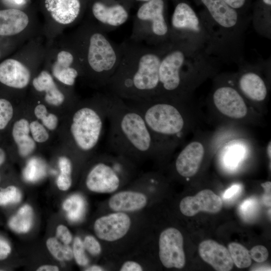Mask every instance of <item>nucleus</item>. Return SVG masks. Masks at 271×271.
Segmentation results:
<instances>
[{
	"instance_id": "nucleus-1",
	"label": "nucleus",
	"mask_w": 271,
	"mask_h": 271,
	"mask_svg": "<svg viewBox=\"0 0 271 271\" xmlns=\"http://www.w3.org/2000/svg\"><path fill=\"white\" fill-rule=\"evenodd\" d=\"M170 43L154 47L130 39L121 43V60L106 87L107 92L124 100L156 98L161 60Z\"/></svg>"
},
{
	"instance_id": "nucleus-2",
	"label": "nucleus",
	"mask_w": 271,
	"mask_h": 271,
	"mask_svg": "<svg viewBox=\"0 0 271 271\" xmlns=\"http://www.w3.org/2000/svg\"><path fill=\"white\" fill-rule=\"evenodd\" d=\"M220 62L206 50L186 41L171 42L159 67V94L180 98L216 72Z\"/></svg>"
},
{
	"instance_id": "nucleus-3",
	"label": "nucleus",
	"mask_w": 271,
	"mask_h": 271,
	"mask_svg": "<svg viewBox=\"0 0 271 271\" xmlns=\"http://www.w3.org/2000/svg\"><path fill=\"white\" fill-rule=\"evenodd\" d=\"M108 94V145L115 154L133 162L156 156L167 149L152 133L138 110L124 100Z\"/></svg>"
},
{
	"instance_id": "nucleus-4",
	"label": "nucleus",
	"mask_w": 271,
	"mask_h": 271,
	"mask_svg": "<svg viewBox=\"0 0 271 271\" xmlns=\"http://www.w3.org/2000/svg\"><path fill=\"white\" fill-rule=\"evenodd\" d=\"M78 53L82 76L97 87H106L122 56L121 45L112 42L106 33L89 19L69 36Z\"/></svg>"
},
{
	"instance_id": "nucleus-5",
	"label": "nucleus",
	"mask_w": 271,
	"mask_h": 271,
	"mask_svg": "<svg viewBox=\"0 0 271 271\" xmlns=\"http://www.w3.org/2000/svg\"><path fill=\"white\" fill-rule=\"evenodd\" d=\"M206 12L214 32L221 62L236 63L244 59L245 33L251 15H243L224 0H193Z\"/></svg>"
},
{
	"instance_id": "nucleus-6",
	"label": "nucleus",
	"mask_w": 271,
	"mask_h": 271,
	"mask_svg": "<svg viewBox=\"0 0 271 271\" xmlns=\"http://www.w3.org/2000/svg\"><path fill=\"white\" fill-rule=\"evenodd\" d=\"M170 25L171 42L190 43L218 59L217 43L204 10L197 14L187 0H175Z\"/></svg>"
},
{
	"instance_id": "nucleus-7",
	"label": "nucleus",
	"mask_w": 271,
	"mask_h": 271,
	"mask_svg": "<svg viewBox=\"0 0 271 271\" xmlns=\"http://www.w3.org/2000/svg\"><path fill=\"white\" fill-rule=\"evenodd\" d=\"M138 110L156 138L166 148L168 139L178 137L185 126V120L179 100L155 98L124 100Z\"/></svg>"
},
{
	"instance_id": "nucleus-8",
	"label": "nucleus",
	"mask_w": 271,
	"mask_h": 271,
	"mask_svg": "<svg viewBox=\"0 0 271 271\" xmlns=\"http://www.w3.org/2000/svg\"><path fill=\"white\" fill-rule=\"evenodd\" d=\"M108 94H99L74 111L70 133L76 149L88 153L95 149L101 137L107 119Z\"/></svg>"
},
{
	"instance_id": "nucleus-9",
	"label": "nucleus",
	"mask_w": 271,
	"mask_h": 271,
	"mask_svg": "<svg viewBox=\"0 0 271 271\" xmlns=\"http://www.w3.org/2000/svg\"><path fill=\"white\" fill-rule=\"evenodd\" d=\"M166 11V0L143 3L134 18L130 39L154 47L170 44L171 32Z\"/></svg>"
},
{
	"instance_id": "nucleus-10",
	"label": "nucleus",
	"mask_w": 271,
	"mask_h": 271,
	"mask_svg": "<svg viewBox=\"0 0 271 271\" xmlns=\"http://www.w3.org/2000/svg\"><path fill=\"white\" fill-rule=\"evenodd\" d=\"M43 66L55 80L70 88L82 76L80 58L69 36L46 41Z\"/></svg>"
},
{
	"instance_id": "nucleus-11",
	"label": "nucleus",
	"mask_w": 271,
	"mask_h": 271,
	"mask_svg": "<svg viewBox=\"0 0 271 271\" xmlns=\"http://www.w3.org/2000/svg\"><path fill=\"white\" fill-rule=\"evenodd\" d=\"M134 169L133 162L123 156L104 155L97 159L87 173L86 187L95 193L114 192L122 183L130 178Z\"/></svg>"
},
{
	"instance_id": "nucleus-12",
	"label": "nucleus",
	"mask_w": 271,
	"mask_h": 271,
	"mask_svg": "<svg viewBox=\"0 0 271 271\" xmlns=\"http://www.w3.org/2000/svg\"><path fill=\"white\" fill-rule=\"evenodd\" d=\"M85 0H40L44 17L42 35L47 41L62 35L63 30L76 24L82 17Z\"/></svg>"
},
{
	"instance_id": "nucleus-13",
	"label": "nucleus",
	"mask_w": 271,
	"mask_h": 271,
	"mask_svg": "<svg viewBox=\"0 0 271 271\" xmlns=\"http://www.w3.org/2000/svg\"><path fill=\"white\" fill-rule=\"evenodd\" d=\"M42 35V27L30 9H0V37L12 38L22 44Z\"/></svg>"
},
{
	"instance_id": "nucleus-14",
	"label": "nucleus",
	"mask_w": 271,
	"mask_h": 271,
	"mask_svg": "<svg viewBox=\"0 0 271 271\" xmlns=\"http://www.w3.org/2000/svg\"><path fill=\"white\" fill-rule=\"evenodd\" d=\"M261 62L251 64L243 60L238 64L239 73L236 85L238 91L248 99L254 102L264 100L267 95L265 81L260 73Z\"/></svg>"
},
{
	"instance_id": "nucleus-15",
	"label": "nucleus",
	"mask_w": 271,
	"mask_h": 271,
	"mask_svg": "<svg viewBox=\"0 0 271 271\" xmlns=\"http://www.w3.org/2000/svg\"><path fill=\"white\" fill-rule=\"evenodd\" d=\"M128 9L119 3L108 4L105 1L93 0L88 19L107 33L123 25L128 19Z\"/></svg>"
},
{
	"instance_id": "nucleus-16",
	"label": "nucleus",
	"mask_w": 271,
	"mask_h": 271,
	"mask_svg": "<svg viewBox=\"0 0 271 271\" xmlns=\"http://www.w3.org/2000/svg\"><path fill=\"white\" fill-rule=\"evenodd\" d=\"M183 237L177 228L169 227L163 230L159 239L160 261L166 268H182L185 264Z\"/></svg>"
},
{
	"instance_id": "nucleus-17",
	"label": "nucleus",
	"mask_w": 271,
	"mask_h": 271,
	"mask_svg": "<svg viewBox=\"0 0 271 271\" xmlns=\"http://www.w3.org/2000/svg\"><path fill=\"white\" fill-rule=\"evenodd\" d=\"M215 106L223 115L235 119L247 113V107L241 93L235 87L223 84L217 86L212 94Z\"/></svg>"
},
{
	"instance_id": "nucleus-18",
	"label": "nucleus",
	"mask_w": 271,
	"mask_h": 271,
	"mask_svg": "<svg viewBox=\"0 0 271 271\" xmlns=\"http://www.w3.org/2000/svg\"><path fill=\"white\" fill-rule=\"evenodd\" d=\"M131 224V218L126 213L114 212L97 218L93 229L100 240L113 242L123 238L129 230Z\"/></svg>"
},
{
	"instance_id": "nucleus-19",
	"label": "nucleus",
	"mask_w": 271,
	"mask_h": 271,
	"mask_svg": "<svg viewBox=\"0 0 271 271\" xmlns=\"http://www.w3.org/2000/svg\"><path fill=\"white\" fill-rule=\"evenodd\" d=\"M222 207L221 198L209 189L203 190L194 196H187L180 203L181 213L189 217L200 211L216 213L221 210Z\"/></svg>"
},
{
	"instance_id": "nucleus-20",
	"label": "nucleus",
	"mask_w": 271,
	"mask_h": 271,
	"mask_svg": "<svg viewBox=\"0 0 271 271\" xmlns=\"http://www.w3.org/2000/svg\"><path fill=\"white\" fill-rule=\"evenodd\" d=\"M205 153L204 147L198 141L190 143L178 155L175 161L177 173L183 177L189 178L198 172Z\"/></svg>"
},
{
	"instance_id": "nucleus-21",
	"label": "nucleus",
	"mask_w": 271,
	"mask_h": 271,
	"mask_svg": "<svg viewBox=\"0 0 271 271\" xmlns=\"http://www.w3.org/2000/svg\"><path fill=\"white\" fill-rule=\"evenodd\" d=\"M199 253L202 259L216 270L229 271L233 265L228 249L216 241L208 239L200 243Z\"/></svg>"
},
{
	"instance_id": "nucleus-22",
	"label": "nucleus",
	"mask_w": 271,
	"mask_h": 271,
	"mask_svg": "<svg viewBox=\"0 0 271 271\" xmlns=\"http://www.w3.org/2000/svg\"><path fill=\"white\" fill-rule=\"evenodd\" d=\"M34 90L44 94L45 101L49 104L58 106L65 101L66 95L50 73L43 67L38 71L31 82Z\"/></svg>"
},
{
	"instance_id": "nucleus-23",
	"label": "nucleus",
	"mask_w": 271,
	"mask_h": 271,
	"mask_svg": "<svg viewBox=\"0 0 271 271\" xmlns=\"http://www.w3.org/2000/svg\"><path fill=\"white\" fill-rule=\"evenodd\" d=\"M147 196L140 192L123 190L113 194L108 200L109 208L114 212H132L142 210L147 205Z\"/></svg>"
},
{
	"instance_id": "nucleus-24",
	"label": "nucleus",
	"mask_w": 271,
	"mask_h": 271,
	"mask_svg": "<svg viewBox=\"0 0 271 271\" xmlns=\"http://www.w3.org/2000/svg\"><path fill=\"white\" fill-rule=\"evenodd\" d=\"M251 21L259 35L271 38V0H255L252 4Z\"/></svg>"
},
{
	"instance_id": "nucleus-25",
	"label": "nucleus",
	"mask_w": 271,
	"mask_h": 271,
	"mask_svg": "<svg viewBox=\"0 0 271 271\" xmlns=\"http://www.w3.org/2000/svg\"><path fill=\"white\" fill-rule=\"evenodd\" d=\"M30 123L25 118L16 121L13 126L12 134L19 154L22 157L31 155L35 150V141L29 134Z\"/></svg>"
},
{
	"instance_id": "nucleus-26",
	"label": "nucleus",
	"mask_w": 271,
	"mask_h": 271,
	"mask_svg": "<svg viewBox=\"0 0 271 271\" xmlns=\"http://www.w3.org/2000/svg\"><path fill=\"white\" fill-rule=\"evenodd\" d=\"M34 221V211L29 204H25L8 220V225L12 231L25 233L31 228Z\"/></svg>"
},
{
	"instance_id": "nucleus-27",
	"label": "nucleus",
	"mask_w": 271,
	"mask_h": 271,
	"mask_svg": "<svg viewBox=\"0 0 271 271\" xmlns=\"http://www.w3.org/2000/svg\"><path fill=\"white\" fill-rule=\"evenodd\" d=\"M46 246L50 253L59 261H69L73 258L72 248L56 237L49 238L46 241Z\"/></svg>"
},
{
	"instance_id": "nucleus-28",
	"label": "nucleus",
	"mask_w": 271,
	"mask_h": 271,
	"mask_svg": "<svg viewBox=\"0 0 271 271\" xmlns=\"http://www.w3.org/2000/svg\"><path fill=\"white\" fill-rule=\"evenodd\" d=\"M228 250L233 262L239 268H246L251 263L249 250L243 245L237 242L228 244Z\"/></svg>"
},
{
	"instance_id": "nucleus-29",
	"label": "nucleus",
	"mask_w": 271,
	"mask_h": 271,
	"mask_svg": "<svg viewBox=\"0 0 271 271\" xmlns=\"http://www.w3.org/2000/svg\"><path fill=\"white\" fill-rule=\"evenodd\" d=\"M46 169L41 160L33 158L29 160L23 172V176L26 180L35 182L45 176Z\"/></svg>"
},
{
	"instance_id": "nucleus-30",
	"label": "nucleus",
	"mask_w": 271,
	"mask_h": 271,
	"mask_svg": "<svg viewBox=\"0 0 271 271\" xmlns=\"http://www.w3.org/2000/svg\"><path fill=\"white\" fill-rule=\"evenodd\" d=\"M22 198L21 190L13 185L0 188V207H6L19 203Z\"/></svg>"
},
{
	"instance_id": "nucleus-31",
	"label": "nucleus",
	"mask_w": 271,
	"mask_h": 271,
	"mask_svg": "<svg viewBox=\"0 0 271 271\" xmlns=\"http://www.w3.org/2000/svg\"><path fill=\"white\" fill-rule=\"evenodd\" d=\"M245 154V149L239 145H232L228 148L224 154L223 162L228 169L236 168Z\"/></svg>"
},
{
	"instance_id": "nucleus-32",
	"label": "nucleus",
	"mask_w": 271,
	"mask_h": 271,
	"mask_svg": "<svg viewBox=\"0 0 271 271\" xmlns=\"http://www.w3.org/2000/svg\"><path fill=\"white\" fill-rule=\"evenodd\" d=\"M35 116L41 120L44 126L49 130H54L58 124L57 116L53 113H49L46 106L39 104L34 109Z\"/></svg>"
},
{
	"instance_id": "nucleus-33",
	"label": "nucleus",
	"mask_w": 271,
	"mask_h": 271,
	"mask_svg": "<svg viewBox=\"0 0 271 271\" xmlns=\"http://www.w3.org/2000/svg\"><path fill=\"white\" fill-rule=\"evenodd\" d=\"M14 115V108L11 102L4 98H0V130L5 129Z\"/></svg>"
},
{
	"instance_id": "nucleus-34",
	"label": "nucleus",
	"mask_w": 271,
	"mask_h": 271,
	"mask_svg": "<svg viewBox=\"0 0 271 271\" xmlns=\"http://www.w3.org/2000/svg\"><path fill=\"white\" fill-rule=\"evenodd\" d=\"M72 251L73 257L76 263L80 266H86L89 259L85 253L83 241L79 237H76L73 241Z\"/></svg>"
},
{
	"instance_id": "nucleus-35",
	"label": "nucleus",
	"mask_w": 271,
	"mask_h": 271,
	"mask_svg": "<svg viewBox=\"0 0 271 271\" xmlns=\"http://www.w3.org/2000/svg\"><path fill=\"white\" fill-rule=\"evenodd\" d=\"M30 129L32 137L35 142L42 143L46 142L49 134L44 125L37 120L30 123Z\"/></svg>"
},
{
	"instance_id": "nucleus-36",
	"label": "nucleus",
	"mask_w": 271,
	"mask_h": 271,
	"mask_svg": "<svg viewBox=\"0 0 271 271\" xmlns=\"http://www.w3.org/2000/svg\"><path fill=\"white\" fill-rule=\"evenodd\" d=\"M258 209L257 200L254 198H249L244 200L239 206L240 214L246 220L252 218L256 215Z\"/></svg>"
},
{
	"instance_id": "nucleus-37",
	"label": "nucleus",
	"mask_w": 271,
	"mask_h": 271,
	"mask_svg": "<svg viewBox=\"0 0 271 271\" xmlns=\"http://www.w3.org/2000/svg\"><path fill=\"white\" fill-rule=\"evenodd\" d=\"M83 243L85 250L92 255L97 256L101 253V245L93 236L90 235L86 236Z\"/></svg>"
},
{
	"instance_id": "nucleus-38",
	"label": "nucleus",
	"mask_w": 271,
	"mask_h": 271,
	"mask_svg": "<svg viewBox=\"0 0 271 271\" xmlns=\"http://www.w3.org/2000/svg\"><path fill=\"white\" fill-rule=\"evenodd\" d=\"M229 6L243 15H248L253 0H224Z\"/></svg>"
},
{
	"instance_id": "nucleus-39",
	"label": "nucleus",
	"mask_w": 271,
	"mask_h": 271,
	"mask_svg": "<svg viewBox=\"0 0 271 271\" xmlns=\"http://www.w3.org/2000/svg\"><path fill=\"white\" fill-rule=\"evenodd\" d=\"M249 253L251 259L257 262L265 261L268 257V252L266 248L261 245L253 247Z\"/></svg>"
},
{
	"instance_id": "nucleus-40",
	"label": "nucleus",
	"mask_w": 271,
	"mask_h": 271,
	"mask_svg": "<svg viewBox=\"0 0 271 271\" xmlns=\"http://www.w3.org/2000/svg\"><path fill=\"white\" fill-rule=\"evenodd\" d=\"M56 238L65 244H69L73 238L72 235L69 229L63 224H60L57 227Z\"/></svg>"
},
{
	"instance_id": "nucleus-41",
	"label": "nucleus",
	"mask_w": 271,
	"mask_h": 271,
	"mask_svg": "<svg viewBox=\"0 0 271 271\" xmlns=\"http://www.w3.org/2000/svg\"><path fill=\"white\" fill-rule=\"evenodd\" d=\"M58 167L60 173L72 176L73 165L72 161L68 157L66 156L59 157Z\"/></svg>"
},
{
	"instance_id": "nucleus-42",
	"label": "nucleus",
	"mask_w": 271,
	"mask_h": 271,
	"mask_svg": "<svg viewBox=\"0 0 271 271\" xmlns=\"http://www.w3.org/2000/svg\"><path fill=\"white\" fill-rule=\"evenodd\" d=\"M72 184L71 175L61 173L58 175L56 180V184L59 190L63 191H67L71 187Z\"/></svg>"
},
{
	"instance_id": "nucleus-43",
	"label": "nucleus",
	"mask_w": 271,
	"mask_h": 271,
	"mask_svg": "<svg viewBox=\"0 0 271 271\" xmlns=\"http://www.w3.org/2000/svg\"><path fill=\"white\" fill-rule=\"evenodd\" d=\"M261 187L264 190V193L262 196V201L263 203L268 207L271 205V182L266 181L261 184Z\"/></svg>"
},
{
	"instance_id": "nucleus-44",
	"label": "nucleus",
	"mask_w": 271,
	"mask_h": 271,
	"mask_svg": "<svg viewBox=\"0 0 271 271\" xmlns=\"http://www.w3.org/2000/svg\"><path fill=\"white\" fill-rule=\"evenodd\" d=\"M120 271H142V265L135 261L128 260L124 262L119 269Z\"/></svg>"
},
{
	"instance_id": "nucleus-45",
	"label": "nucleus",
	"mask_w": 271,
	"mask_h": 271,
	"mask_svg": "<svg viewBox=\"0 0 271 271\" xmlns=\"http://www.w3.org/2000/svg\"><path fill=\"white\" fill-rule=\"evenodd\" d=\"M241 187L240 185L235 184L227 189L224 193L223 198L225 199H232L240 192Z\"/></svg>"
},
{
	"instance_id": "nucleus-46",
	"label": "nucleus",
	"mask_w": 271,
	"mask_h": 271,
	"mask_svg": "<svg viewBox=\"0 0 271 271\" xmlns=\"http://www.w3.org/2000/svg\"><path fill=\"white\" fill-rule=\"evenodd\" d=\"M59 270V267L54 265H43L39 267L37 269V271H58Z\"/></svg>"
},
{
	"instance_id": "nucleus-47",
	"label": "nucleus",
	"mask_w": 271,
	"mask_h": 271,
	"mask_svg": "<svg viewBox=\"0 0 271 271\" xmlns=\"http://www.w3.org/2000/svg\"><path fill=\"white\" fill-rule=\"evenodd\" d=\"M85 270L86 271H102L104 270L103 268L100 266L97 265H93L87 267Z\"/></svg>"
},
{
	"instance_id": "nucleus-48",
	"label": "nucleus",
	"mask_w": 271,
	"mask_h": 271,
	"mask_svg": "<svg viewBox=\"0 0 271 271\" xmlns=\"http://www.w3.org/2000/svg\"><path fill=\"white\" fill-rule=\"evenodd\" d=\"M267 156L268 157V158H269V159H270L271 158V143H270V141H269L268 145H267Z\"/></svg>"
},
{
	"instance_id": "nucleus-49",
	"label": "nucleus",
	"mask_w": 271,
	"mask_h": 271,
	"mask_svg": "<svg viewBox=\"0 0 271 271\" xmlns=\"http://www.w3.org/2000/svg\"><path fill=\"white\" fill-rule=\"evenodd\" d=\"M5 161L0 158V167L5 163ZM1 180V175L0 173V182Z\"/></svg>"
},
{
	"instance_id": "nucleus-50",
	"label": "nucleus",
	"mask_w": 271,
	"mask_h": 271,
	"mask_svg": "<svg viewBox=\"0 0 271 271\" xmlns=\"http://www.w3.org/2000/svg\"><path fill=\"white\" fill-rule=\"evenodd\" d=\"M136 1H138V2H148V1H151V0H136Z\"/></svg>"
},
{
	"instance_id": "nucleus-51",
	"label": "nucleus",
	"mask_w": 271,
	"mask_h": 271,
	"mask_svg": "<svg viewBox=\"0 0 271 271\" xmlns=\"http://www.w3.org/2000/svg\"><path fill=\"white\" fill-rule=\"evenodd\" d=\"M1 52H0V57H1Z\"/></svg>"
}]
</instances>
